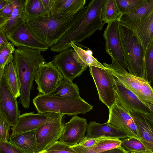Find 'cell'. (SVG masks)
<instances>
[{
    "mask_svg": "<svg viewBox=\"0 0 153 153\" xmlns=\"http://www.w3.org/2000/svg\"><path fill=\"white\" fill-rule=\"evenodd\" d=\"M103 0H92L86 7L82 17L51 47L53 52H60L70 48L71 43H77L90 37L97 30H102L104 24L101 18Z\"/></svg>",
    "mask_w": 153,
    "mask_h": 153,
    "instance_id": "cell-1",
    "label": "cell"
},
{
    "mask_svg": "<svg viewBox=\"0 0 153 153\" xmlns=\"http://www.w3.org/2000/svg\"><path fill=\"white\" fill-rule=\"evenodd\" d=\"M86 10L85 6L74 15L44 16L27 20L25 22L32 33L50 48L82 17Z\"/></svg>",
    "mask_w": 153,
    "mask_h": 153,
    "instance_id": "cell-2",
    "label": "cell"
},
{
    "mask_svg": "<svg viewBox=\"0 0 153 153\" xmlns=\"http://www.w3.org/2000/svg\"><path fill=\"white\" fill-rule=\"evenodd\" d=\"M13 61L20 88L19 102L26 109L30 105V91L39 65L45 59L40 51L20 47L16 49Z\"/></svg>",
    "mask_w": 153,
    "mask_h": 153,
    "instance_id": "cell-3",
    "label": "cell"
},
{
    "mask_svg": "<svg viewBox=\"0 0 153 153\" xmlns=\"http://www.w3.org/2000/svg\"><path fill=\"white\" fill-rule=\"evenodd\" d=\"M33 102L38 113L52 112L68 116L85 114L93 108L81 97H53L39 93L33 99Z\"/></svg>",
    "mask_w": 153,
    "mask_h": 153,
    "instance_id": "cell-4",
    "label": "cell"
},
{
    "mask_svg": "<svg viewBox=\"0 0 153 153\" xmlns=\"http://www.w3.org/2000/svg\"><path fill=\"white\" fill-rule=\"evenodd\" d=\"M118 29L122 48L129 72L144 79L143 46L134 30L117 21Z\"/></svg>",
    "mask_w": 153,
    "mask_h": 153,
    "instance_id": "cell-5",
    "label": "cell"
},
{
    "mask_svg": "<svg viewBox=\"0 0 153 153\" xmlns=\"http://www.w3.org/2000/svg\"><path fill=\"white\" fill-rule=\"evenodd\" d=\"M110 56L111 63L108 64L104 62L103 65L109 69L115 78L135 94L152 111L153 90L151 85L144 79L131 74L115 59Z\"/></svg>",
    "mask_w": 153,
    "mask_h": 153,
    "instance_id": "cell-6",
    "label": "cell"
},
{
    "mask_svg": "<svg viewBox=\"0 0 153 153\" xmlns=\"http://www.w3.org/2000/svg\"><path fill=\"white\" fill-rule=\"evenodd\" d=\"M89 71L96 87L100 100L109 109L116 99L115 79L111 70L107 68L104 69L90 66Z\"/></svg>",
    "mask_w": 153,
    "mask_h": 153,
    "instance_id": "cell-7",
    "label": "cell"
},
{
    "mask_svg": "<svg viewBox=\"0 0 153 153\" xmlns=\"http://www.w3.org/2000/svg\"><path fill=\"white\" fill-rule=\"evenodd\" d=\"M109 110L107 123L109 126L126 134L128 137L140 140L139 131L132 117L117 97L114 103Z\"/></svg>",
    "mask_w": 153,
    "mask_h": 153,
    "instance_id": "cell-8",
    "label": "cell"
},
{
    "mask_svg": "<svg viewBox=\"0 0 153 153\" xmlns=\"http://www.w3.org/2000/svg\"><path fill=\"white\" fill-rule=\"evenodd\" d=\"M6 36L8 41L17 48L24 47L40 52L46 51L49 48L32 33L25 22H23L13 27L6 33Z\"/></svg>",
    "mask_w": 153,
    "mask_h": 153,
    "instance_id": "cell-9",
    "label": "cell"
},
{
    "mask_svg": "<svg viewBox=\"0 0 153 153\" xmlns=\"http://www.w3.org/2000/svg\"><path fill=\"white\" fill-rule=\"evenodd\" d=\"M63 78L52 61H44L39 64L34 80L39 93L48 95Z\"/></svg>",
    "mask_w": 153,
    "mask_h": 153,
    "instance_id": "cell-10",
    "label": "cell"
},
{
    "mask_svg": "<svg viewBox=\"0 0 153 153\" xmlns=\"http://www.w3.org/2000/svg\"><path fill=\"white\" fill-rule=\"evenodd\" d=\"M64 116L43 124L36 129V153L46 150L52 144L59 141L63 131Z\"/></svg>",
    "mask_w": 153,
    "mask_h": 153,
    "instance_id": "cell-11",
    "label": "cell"
},
{
    "mask_svg": "<svg viewBox=\"0 0 153 153\" xmlns=\"http://www.w3.org/2000/svg\"><path fill=\"white\" fill-rule=\"evenodd\" d=\"M74 50L70 48L54 56L52 61L63 78L70 82L80 76L87 68H83L74 58Z\"/></svg>",
    "mask_w": 153,
    "mask_h": 153,
    "instance_id": "cell-12",
    "label": "cell"
},
{
    "mask_svg": "<svg viewBox=\"0 0 153 153\" xmlns=\"http://www.w3.org/2000/svg\"><path fill=\"white\" fill-rule=\"evenodd\" d=\"M18 103L3 76L0 82V117L11 127L16 124L20 115Z\"/></svg>",
    "mask_w": 153,
    "mask_h": 153,
    "instance_id": "cell-13",
    "label": "cell"
},
{
    "mask_svg": "<svg viewBox=\"0 0 153 153\" xmlns=\"http://www.w3.org/2000/svg\"><path fill=\"white\" fill-rule=\"evenodd\" d=\"M64 114L52 112L23 113L19 116L16 124L11 128L12 134L31 131L38 129L43 124L51 122Z\"/></svg>",
    "mask_w": 153,
    "mask_h": 153,
    "instance_id": "cell-14",
    "label": "cell"
},
{
    "mask_svg": "<svg viewBox=\"0 0 153 153\" xmlns=\"http://www.w3.org/2000/svg\"><path fill=\"white\" fill-rule=\"evenodd\" d=\"M103 36L105 40L106 52L115 59L125 69L128 70V67L124 55L119 36L117 21H114L108 24Z\"/></svg>",
    "mask_w": 153,
    "mask_h": 153,
    "instance_id": "cell-15",
    "label": "cell"
},
{
    "mask_svg": "<svg viewBox=\"0 0 153 153\" xmlns=\"http://www.w3.org/2000/svg\"><path fill=\"white\" fill-rule=\"evenodd\" d=\"M114 77L116 97L125 108L128 111L137 112L146 115L153 112L135 94Z\"/></svg>",
    "mask_w": 153,
    "mask_h": 153,
    "instance_id": "cell-16",
    "label": "cell"
},
{
    "mask_svg": "<svg viewBox=\"0 0 153 153\" xmlns=\"http://www.w3.org/2000/svg\"><path fill=\"white\" fill-rule=\"evenodd\" d=\"M88 125L85 119L77 115L73 116L69 122L64 124L59 141L70 147L77 145L85 136Z\"/></svg>",
    "mask_w": 153,
    "mask_h": 153,
    "instance_id": "cell-17",
    "label": "cell"
},
{
    "mask_svg": "<svg viewBox=\"0 0 153 153\" xmlns=\"http://www.w3.org/2000/svg\"><path fill=\"white\" fill-rule=\"evenodd\" d=\"M137 126L140 137V140L146 150L153 153V123L146 114L128 111Z\"/></svg>",
    "mask_w": 153,
    "mask_h": 153,
    "instance_id": "cell-18",
    "label": "cell"
},
{
    "mask_svg": "<svg viewBox=\"0 0 153 153\" xmlns=\"http://www.w3.org/2000/svg\"><path fill=\"white\" fill-rule=\"evenodd\" d=\"M85 136L92 138L104 137L122 139L128 137L126 134L109 126L107 122L100 123L90 121L88 124Z\"/></svg>",
    "mask_w": 153,
    "mask_h": 153,
    "instance_id": "cell-19",
    "label": "cell"
},
{
    "mask_svg": "<svg viewBox=\"0 0 153 153\" xmlns=\"http://www.w3.org/2000/svg\"><path fill=\"white\" fill-rule=\"evenodd\" d=\"M153 11V0L147 1L131 13L121 14L119 21L126 27L134 30L137 25Z\"/></svg>",
    "mask_w": 153,
    "mask_h": 153,
    "instance_id": "cell-20",
    "label": "cell"
},
{
    "mask_svg": "<svg viewBox=\"0 0 153 153\" xmlns=\"http://www.w3.org/2000/svg\"><path fill=\"white\" fill-rule=\"evenodd\" d=\"M36 129L12 134L9 142L27 153H35L36 151Z\"/></svg>",
    "mask_w": 153,
    "mask_h": 153,
    "instance_id": "cell-21",
    "label": "cell"
},
{
    "mask_svg": "<svg viewBox=\"0 0 153 153\" xmlns=\"http://www.w3.org/2000/svg\"><path fill=\"white\" fill-rule=\"evenodd\" d=\"M86 0H52L51 15H74L84 7Z\"/></svg>",
    "mask_w": 153,
    "mask_h": 153,
    "instance_id": "cell-22",
    "label": "cell"
},
{
    "mask_svg": "<svg viewBox=\"0 0 153 153\" xmlns=\"http://www.w3.org/2000/svg\"><path fill=\"white\" fill-rule=\"evenodd\" d=\"M145 51L153 43V11L142 19L134 30Z\"/></svg>",
    "mask_w": 153,
    "mask_h": 153,
    "instance_id": "cell-23",
    "label": "cell"
},
{
    "mask_svg": "<svg viewBox=\"0 0 153 153\" xmlns=\"http://www.w3.org/2000/svg\"><path fill=\"white\" fill-rule=\"evenodd\" d=\"M70 47L74 50L73 54L74 58L83 68L93 66L104 69L106 68L93 56V52L90 49L85 50L74 43H71Z\"/></svg>",
    "mask_w": 153,
    "mask_h": 153,
    "instance_id": "cell-24",
    "label": "cell"
},
{
    "mask_svg": "<svg viewBox=\"0 0 153 153\" xmlns=\"http://www.w3.org/2000/svg\"><path fill=\"white\" fill-rule=\"evenodd\" d=\"M13 5L12 14L7 23L4 25L6 33L23 22L27 18L25 10V0H11Z\"/></svg>",
    "mask_w": 153,
    "mask_h": 153,
    "instance_id": "cell-25",
    "label": "cell"
},
{
    "mask_svg": "<svg viewBox=\"0 0 153 153\" xmlns=\"http://www.w3.org/2000/svg\"><path fill=\"white\" fill-rule=\"evenodd\" d=\"M79 88L76 83L70 82L63 78L56 88L48 95L69 98L80 97Z\"/></svg>",
    "mask_w": 153,
    "mask_h": 153,
    "instance_id": "cell-26",
    "label": "cell"
},
{
    "mask_svg": "<svg viewBox=\"0 0 153 153\" xmlns=\"http://www.w3.org/2000/svg\"><path fill=\"white\" fill-rule=\"evenodd\" d=\"M3 76L14 96L17 98L20 97V90L19 81L13 61L9 62L4 67Z\"/></svg>",
    "mask_w": 153,
    "mask_h": 153,
    "instance_id": "cell-27",
    "label": "cell"
},
{
    "mask_svg": "<svg viewBox=\"0 0 153 153\" xmlns=\"http://www.w3.org/2000/svg\"><path fill=\"white\" fill-rule=\"evenodd\" d=\"M121 15L115 0H103L101 15L102 20L104 24L119 21Z\"/></svg>",
    "mask_w": 153,
    "mask_h": 153,
    "instance_id": "cell-28",
    "label": "cell"
},
{
    "mask_svg": "<svg viewBox=\"0 0 153 153\" xmlns=\"http://www.w3.org/2000/svg\"><path fill=\"white\" fill-rule=\"evenodd\" d=\"M24 6L27 20L45 15L41 0H25Z\"/></svg>",
    "mask_w": 153,
    "mask_h": 153,
    "instance_id": "cell-29",
    "label": "cell"
},
{
    "mask_svg": "<svg viewBox=\"0 0 153 153\" xmlns=\"http://www.w3.org/2000/svg\"><path fill=\"white\" fill-rule=\"evenodd\" d=\"M144 67V79L151 85L153 81V43L145 51Z\"/></svg>",
    "mask_w": 153,
    "mask_h": 153,
    "instance_id": "cell-30",
    "label": "cell"
},
{
    "mask_svg": "<svg viewBox=\"0 0 153 153\" xmlns=\"http://www.w3.org/2000/svg\"><path fill=\"white\" fill-rule=\"evenodd\" d=\"M147 0H115L121 14L132 13L143 4Z\"/></svg>",
    "mask_w": 153,
    "mask_h": 153,
    "instance_id": "cell-31",
    "label": "cell"
},
{
    "mask_svg": "<svg viewBox=\"0 0 153 153\" xmlns=\"http://www.w3.org/2000/svg\"><path fill=\"white\" fill-rule=\"evenodd\" d=\"M121 139L116 138H107L100 141L93 147L98 153L109 150L121 146Z\"/></svg>",
    "mask_w": 153,
    "mask_h": 153,
    "instance_id": "cell-32",
    "label": "cell"
},
{
    "mask_svg": "<svg viewBox=\"0 0 153 153\" xmlns=\"http://www.w3.org/2000/svg\"><path fill=\"white\" fill-rule=\"evenodd\" d=\"M16 50L14 46L10 42L0 49V67L4 69L10 62L13 61Z\"/></svg>",
    "mask_w": 153,
    "mask_h": 153,
    "instance_id": "cell-33",
    "label": "cell"
},
{
    "mask_svg": "<svg viewBox=\"0 0 153 153\" xmlns=\"http://www.w3.org/2000/svg\"><path fill=\"white\" fill-rule=\"evenodd\" d=\"M121 140V146L128 152L146 150L142 143L136 138L128 137Z\"/></svg>",
    "mask_w": 153,
    "mask_h": 153,
    "instance_id": "cell-34",
    "label": "cell"
},
{
    "mask_svg": "<svg viewBox=\"0 0 153 153\" xmlns=\"http://www.w3.org/2000/svg\"><path fill=\"white\" fill-rule=\"evenodd\" d=\"M45 153H76L70 146L60 143H53L45 150Z\"/></svg>",
    "mask_w": 153,
    "mask_h": 153,
    "instance_id": "cell-35",
    "label": "cell"
},
{
    "mask_svg": "<svg viewBox=\"0 0 153 153\" xmlns=\"http://www.w3.org/2000/svg\"><path fill=\"white\" fill-rule=\"evenodd\" d=\"M0 153H27L9 141L0 142Z\"/></svg>",
    "mask_w": 153,
    "mask_h": 153,
    "instance_id": "cell-36",
    "label": "cell"
},
{
    "mask_svg": "<svg viewBox=\"0 0 153 153\" xmlns=\"http://www.w3.org/2000/svg\"><path fill=\"white\" fill-rule=\"evenodd\" d=\"M107 138H111L101 137L92 138L85 136L77 145L84 148L92 147L96 145L101 140Z\"/></svg>",
    "mask_w": 153,
    "mask_h": 153,
    "instance_id": "cell-37",
    "label": "cell"
},
{
    "mask_svg": "<svg viewBox=\"0 0 153 153\" xmlns=\"http://www.w3.org/2000/svg\"><path fill=\"white\" fill-rule=\"evenodd\" d=\"M10 127L0 117V142L8 141Z\"/></svg>",
    "mask_w": 153,
    "mask_h": 153,
    "instance_id": "cell-38",
    "label": "cell"
},
{
    "mask_svg": "<svg viewBox=\"0 0 153 153\" xmlns=\"http://www.w3.org/2000/svg\"><path fill=\"white\" fill-rule=\"evenodd\" d=\"M13 9V5L11 0H7L5 5L0 10V16L9 19Z\"/></svg>",
    "mask_w": 153,
    "mask_h": 153,
    "instance_id": "cell-39",
    "label": "cell"
},
{
    "mask_svg": "<svg viewBox=\"0 0 153 153\" xmlns=\"http://www.w3.org/2000/svg\"><path fill=\"white\" fill-rule=\"evenodd\" d=\"M71 147L76 153H98L93 147L90 148H84L77 145Z\"/></svg>",
    "mask_w": 153,
    "mask_h": 153,
    "instance_id": "cell-40",
    "label": "cell"
},
{
    "mask_svg": "<svg viewBox=\"0 0 153 153\" xmlns=\"http://www.w3.org/2000/svg\"><path fill=\"white\" fill-rule=\"evenodd\" d=\"M9 42L7 38L6 33L4 26L0 27V49Z\"/></svg>",
    "mask_w": 153,
    "mask_h": 153,
    "instance_id": "cell-41",
    "label": "cell"
},
{
    "mask_svg": "<svg viewBox=\"0 0 153 153\" xmlns=\"http://www.w3.org/2000/svg\"><path fill=\"white\" fill-rule=\"evenodd\" d=\"M45 13V16L51 15L52 0H41Z\"/></svg>",
    "mask_w": 153,
    "mask_h": 153,
    "instance_id": "cell-42",
    "label": "cell"
},
{
    "mask_svg": "<svg viewBox=\"0 0 153 153\" xmlns=\"http://www.w3.org/2000/svg\"><path fill=\"white\" fill-rule=\"evenodd\" d=\"M101 153H129L124 149L121 146L109 150Z\"/></svg>",
    "mask_w": 153,
    "mask_h": 153,
    "instance_id": "cell-43",
    "label": "cell"
},
{
    "mask_svg": "<svg viewBox=\"0 0 153 153\" xmlns=\"http://www.w3.org/2000/svg\"><path fill=\"white\" fill-rule=\"evenodd\" d=\"M8 20V19L4 18L0 16V27L6 25Z\"/></svg>",
    "mask_w": 153,
    "mask_h": 153,
    "instance_id": "cell-44",
    "label": "cell"
},
{
    "mask_svg": "<svg viewBox=\"0 0 153 153\" xmlns=\"http://www.w3.org/2000/svg\"><path fill=\"white\" fill-rule=\"evenodd\" d=\"M7 0H0V10L6 4Z\"/></svg>",
    "mask_w": 153,
    "mask_h": 153,
    "instance_id": "cell-45",
    "label": "cell"
},
{
    "mask_svg": "<svg viewBox=\"0 0 153 153\" xmlns=\"http://www.w3.org/2000/svg\"><path fill=\"white\" fill-rule=\"evenodd\" d=\"M129 153H152L150 151L147 150H145L143 151H132L129 152Z\"/></svg>",
    "mask_w": 153,
    "mask_h": 153,
    "instance_id": "cell-46",
    "label": "cell"
},
{
    "mask_svg": "<svg viewBox=\"0 0 153 153\" xmlns=\"http://www.w3.org/2000/svg\"><path fill=\"white\" fill-rule=\"evenodd\" d=\"M3 75V69L0 67V82Z\"/></svg>",
    "mask_w": 153,
    "mask_h": 153,
    "instance_id": "cell-47",
    "label": "cell"
},
{
    "mask_svg": "<svg viewBox=\"0 0 153 153\" xmlns=\"http://www.w3.org/2000/svg\"><path fill=\"white\" fill-rule=\"evenodd\" d=\"M45 150L43 151H42V152H37V153H45Z\"/></svg>",
    "mask_w": 153,
    "mask_h": 153,
    "instance_id": "cell-48",
    "label": "cell"
}]
</instances>
